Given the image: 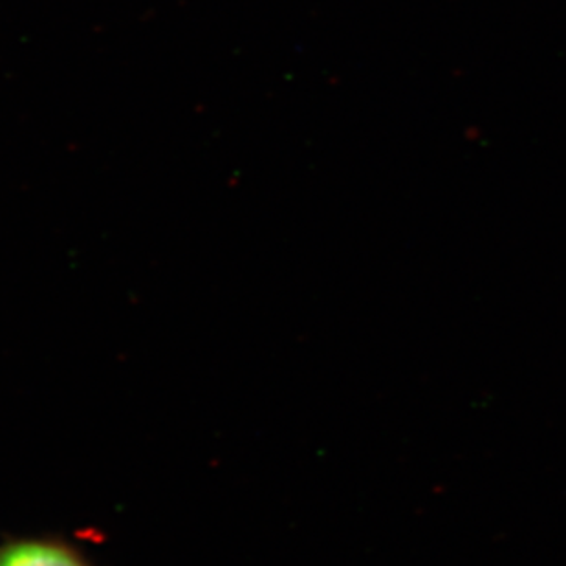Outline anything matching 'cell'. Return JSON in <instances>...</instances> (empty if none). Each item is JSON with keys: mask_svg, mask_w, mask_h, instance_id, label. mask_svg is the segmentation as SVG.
Listing matches in <instances>:
<instances>
[{"mask_svg": "<svg viewBox=\"0 0 566 566\" xmlns=\"http://www.w3.org/2000/svg\"><path fill=\"white\" fill-rule=\"evenodd\" d=\"M0 566H92L80 552L60 539L30 537L0 546Z\"/></svg>", "mask_w": 566, "mask_h": 566, "instance_id": "obj_1", "label": "cell"}]
</instances>
